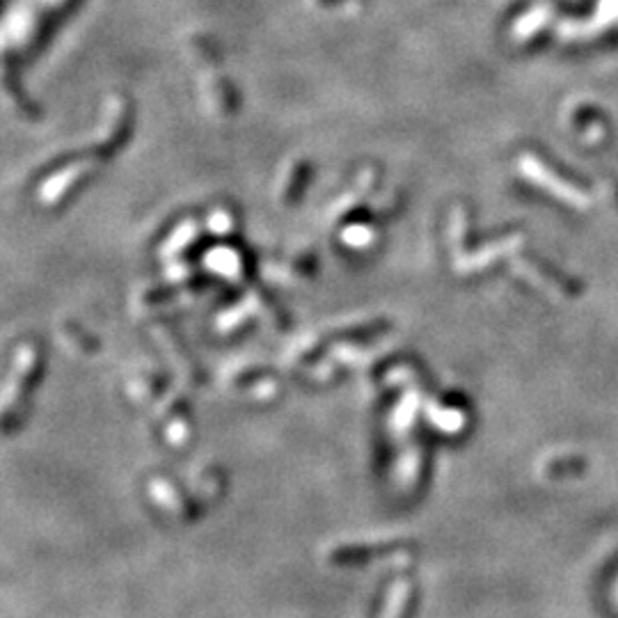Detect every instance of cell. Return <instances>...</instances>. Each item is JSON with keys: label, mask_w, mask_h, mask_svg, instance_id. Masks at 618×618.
<instances>
[{"label": "cell", "mask_w": 618, "mask_h": 618, "mask_svg": "<svg viewBox=\"0 0 618 618\" xmlns=\"http://www.w3.org/2000/svg\"><path fill=\"white\" fill-rule=\"evenodd\" d=\"M190 55L198 60V72H199V87H202V97L207 103L208 111L213 112L220 120H229V117L237 112V94H234L232 85H229L227 78L223 76V72H217L216 60L213 53L207 49L204 42H190L188 46Z\"/></svg>", "instance_id": "1"}, {"label": "cell", "mask_w": 618, "mask_h": 618, "mask_svg": "<svg viewBox=\"0 0 618 618\" xmlns=\"http://www.w3.org/2000/svg\"><path fill=\"white\" fill-rule=\"evenodd\" d=\"M520 169L522 172L529 177V179L536 181L538 186H543L546 190H550L555 198L564 199V202L573 204V207H589V198H586L584 190L580 188V186L575 184V181H570L568 177H564L561 172H556L555 168H552V163H547V160H543L541 156L536 154H522L520 156Z\"/></svg>", "instance_id": "2"}, {"label": "cell", "mask_w": 618, "mask_h": 618, "mask_svg": "<svg viewBox=\"0 0 618 618\" xmlns=\"http://www.w3.org/2000/svg\"><path fill=\"white\" fill-rule=\"evenodd\" d=\"M130 103L121 94H112L103 108L101 120V147L103 150H115L124 142L130 133Z\"/></svg>", "instance_id": "3"}, {"label": "cell", "mask_w": 618, "mask_h": 618, "mask_svg": "<svg viewBox=\"0 0 618 618\" xmlns=\"http://www.w3.org/2000/svg\"><path fill=\"white\" fill-rule=\"evenodd\" d=\"M570 126L586 142H600L607 136V117L594 106L573 108V112H570Z\"/></svg>", "instance_id": "4"}, {"label": "cell", "mask_w": 618, "mask_h": 618, "mask_svg": "<svg viewBox=\"0 0 618 618\" xmlns=\"http://www.w3.org/2000/svg\"><path fill=\"white\" fill-rule=\"evenodd\" d=\"M94 163H90V160H81V163H73L69 165V168H64L60 174H53L49 179V184H46V188H43V195L46 198H60L63 193H67V190L76 188V184L81 179H85L87 174H90V169H92Z\"/></svg>", "instance_id": "5"}, {"label": "cell", "mask_w": 618, "mask_h": 618, "mask_svg": "<svg viewBox=\"0 0 618 618\" xmlns=\"http://www.w3.org/2000/svg\"><path fill=\"white\" fill-rule=\"evenodd\" d=\"M550 19H552V7L538 5L536 10L526 12V14L522 16L520 21H517L516 28H513V37H516V39H529V34L538 33V30H541L543 25L550 24Z\"/></svg>", "instance_id": "6"}, {"label": "cell", "mask_w": 618, "mask_h": 618, "mask_svg": "<svg viewBox=\"0 0 618 618\" xmlns=\"http://www.w3.org/2000/svg\"><path fill=\"white\" fill-rule=\"evenodd\" d=\"M312 3H314V5H319V7H325V10H330L334 3H342V5H346V0H312Z\"/></svg>", "instance_id": "7"}]
</instances>
